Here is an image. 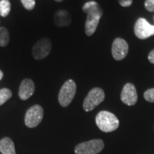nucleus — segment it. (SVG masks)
<instances>
[{
  "instance_id": "nucleus-1",
  "label": "nucleus",
  "mask_w": 154,
  "mask_h": 154,
  "mask_svg": "<svg viewBox=\"0 0 154 154\" xmlns=\"http://www.w3.org/2000/svg\"><path fill=\"white\" fill-rule=\"evenodd\" d=\"M83 11L87 14L85 23V33L91 36L96 32L99 21L103 16V10L97 2L90 1L83 6Z\"/></svg>"
},
{
  "instance_id": "nucleus-2",
  "label": "nucleus",
  "mask_w": 154,
  "mask_h": 154,
  "mask_svg": "<svg viewBox=\"0 0 154 154\" xmlns=\"http://www.w3.org/2000/svg\"><path fill=\"white\" fill-rule=\"evenodd\" d=\"M96 124L102 131L109 133L119 128V121L113 113L107 111H102L96 115Z\"/></svg>"
},
{
  "instance_id": "nucleus-3",
  "label": "nucleus",
  "mask_w": 154,
  "mask_h": 154,
  "mask_svg": "<svg viewBox=\"0 0 154 154\" xmlns=\"http://www.w3.org/2000/svg\"><path fill=\"white\" fill-rule=\"evenodd\" d=\"M76 92V85L74 80L69 79L63 84L59 94V102L63 107H66L72 103Z\"/></svg>"
},
{
  "instance_id": "nucleus-4",
  "label": "nucleus",
  "mask_w": 154,
  "mask_h": 154,
  "mask_svg": "<svg viewBox=\"0 0 154 154\" xmlns=\"http://www.w3.org/2000/svg\"><path fill=\"white\" fill-rule=\"evenodd\" d=\"M105 99V94L101 88H94L88 92L83 104L85 111H91L103 102Z\"/></svg>"
},
{
  "instance_id": "nucleus-5",
  "label": "nucleus",
  "mask_w": 154,
  "mask_h": 154,
  "mask_svg": "<svg viewBox=\"0 0 154 154\" xmlns=\"http://www.w3.org/2000/svg\"><path fill=\"white\" fill-rule=\"evenodd\" d=\"M104 143L101 139L83 142L75 147L76 154H98L103 149Z\"/></svg>"
},
{
  "instance_id": "nucleus-6",
  "label": "nucleus",
  "mask_w": 154,
  "mask_h": 154,
  "mask_svg": "<svg viewBox=\"0 0 154 154\" xmlns=\"http://www.w3.org/2000/svg\"><path fill=\"white\" fill-rule=\"evenodd\" d=\"M44 117V109L41 106L34 105L29 109L25 115V125L29 128H34L42 122Z\"/></svg>"
},
{
  "instance_id": "nucleus-7",
  "label": "nucleus",
  "mask_w": 154,
  "mask_h": 154,
  "mask_svg": "<svg viewBox=\"0 0 154 154\" xmlns=\"http://www.w3.org/2000/svg\"><path fill=\"white\" fill-rule=\"evenodd\" d=\"M51 42L48 38H42L34 44L32 49V56L36 60L46 58L51 51Z\"/></svg>"
},
{
  "instance_id": "nucleus-8",
  "label": "nucleus",
  "mask_w": 154,
  "mask_h": 154,
  "mask_svg": "<svg viewBox=\"0 0 154 154\" xmlns=\"http://www.w3.org/2000/svg\"><path fill=\"white\" fill-rule=\"evenodd\" d=\"M134 33L140 39H146L154 35V26L144 18H139L134 26Z\"/></svg>"
},
{
  "instance_id": "nucleus-9",
  "label": "nucleus",
  "mask_w": 154,
  "mask_h": 154,
  "mask_svg": "<svg viewBox=\"0 0 154 154\" xmlns=\"http://www.w3.org/2000/svg\"><path fill=\"white\" fill-rule=\"evenodd\" d=\"M112 56L116 61L124 59L128 52V44L122 38H116L112 44Z\"/></svg>"
},
{
  "instance_id": "nucleus-10",
  "label": "nucleus",
  "mask_w": 154,
  "mask_h": 154,
  "mask_svg": "<svg viewBox=\"0 0 154 154\" xmlns=\"http://www.w3.org/2000/svg\"><path fill=\"white\" fill-rule=\"evenodd\" d=\"M121 99L123 103L128 106L136 104L138 100V94L136 86L131 83L126 84L121 91Z\"/></svg>"
},
{
  "instance_id": "nucleus-11",
  "label": "nucleus",
  "mask_w": 154,
  "mask_h": 154,
  "mask_svg": "<svg viewBox=\"0 0 154 154\" xmlns=\"http://www.w3.org/2000/svg\"><path fill=\"white\" fill-rule=\"evenodd\" d=\"M35 91V85L33 81L30 79H25L19 86V96L23 101L27 100L33 95Z\"/></svg>"
},
{
  "instance_id": "nucleus-12",
  "label": "nucleus",
  "mask_w": 154,
  "mask_h": 154,
  "mask_svg": "<svg viewBox=\"0 0 154 154\" xmlns=\"http://www.w3.org/2000/svg\"><path fill=\"white\" fill-rule=\"evenodd\" d=\"M72 23V17L66 10L61 9L54 14V24L57 26H67Z\"/></svg>"
},
{
  "instance_id": "nucleus-13",
  "label": "nucleus",
  "mask_w": 154,
  "mask_h": 154,
  "mask_svg": "<svg viewBox=\"0 0 154 154\" xmlns=\"http://www.w3.org/2000/svg\"><path fill=\"white\" fill-rule=\"evenodd\" d=\"M0 152L2 154H16L14 142L10 138L5 137L0 140Z\"/></svg>"
},
{
  "instance_id": "nucleus-14",
  "label": "nucleus",
  "mask_w": 154,
  "mask_h": 154,
  "mask_svg": "<svg viewBox=\"0 0 154 154\" xmlns=\"http://www.w3.org/2000/svg\"><path fill=\"white\" fill-rule=\"evenodd\" d=\"M9 42V34L7 28L0 27V46L2 47H7Z\"/></svg>"
},
{
  "instance_id": "nucleus-15",
  "label": "nucleus",
  "mask_w": 154,
  "mask_h": 154,
  "mask_svg": "<svg viewBox=\"0 0 154 154\" xmlns=\"http://www.w3.org/2000/svg\"><path fill=\"white\" fill-rule=\"evenodd\" d=\"M11 11V3L9 0L0 1V15L3 17L8 16Z\"/></svg>"
},
{
  "instance_id": "nucleus-16",
  "label": "nucleus",
  "mask_w": 154,
  "mask_h": 154,
  "mask_svg": "<svg viewBox=\"0 0 154 154\" xmlns=\"http://www.w3.org/2000/svg\"><path fill=\"white\" fill-rule=\"evenodd\" d=\"M12 96V92L7 88L0 89V106L3 105L6 101H8Z\"/></svg>"
},
{
  "instance_id": "nucleus-17",
  "label": "nucleus",
  "mask_w": 154,
  "mask_h": 154,
  "mask_svg": "<svg viewBox=\"0 0 154 154\" xmlns=\"http://www.w3.org/2000/svg\"><path fill=\"white\" fill-rule=\"evenodd\" d=\"M143 96L144 99H146V101L151 102V103H154V88L146 90V91L144 92Z\"/></svg>"
},
{
  "instance_id": "nucleus-18",
  "label": "nucleus",
  "mask_w": 154,
  "mask_h": 154,
  "mask_svg": "<svg viewBox=\"0 0 154 154\" xmlns=\"http://www.w3.org/2000/svg\"><path fill=\"white\" fill-rule=\"evenodd\" d=\"M24 8L27 10H32L35 7V0H21Z\"/></svg>"
},
{
  "instance_id": "nucleus-19",
  "label": "nucleus",
  "mask_w": 154,
  "mask_h": 154,
  "mask_svg": "<svg viewBox=\"0 0 154 154\" xmlns=\"http://www.w3.org/2000/svg\"><path fill=\"white\" fill-rule=\"evenodd\" d=\"M144 6L147 11H151V12L154 11V0H146Z\"/></svg>"
},
{
  "instance_id": "nucleus-20",
  "label": "nucleus",
  "mask_w": 154,
  "mask_h": 154,
  "mask_svg": "<svg viewBox=\"0 0 154 154\" xmlns=\"http://www.w3.org/2000/svg\"><path fill=\"white\" fill-rule=\"evenodd\" d=\"M118 2L122 7H128L132 5L133 0H118Z\"/></svg>"
},
{
  "instance_id": "nucleus-21",
  "label": "nucleus",
  "mask_w": 154,
  "mask_h": 154,
  "mask_svg": "<svg viewBox=\"0 0 154 154\" xmlns=\"http://www.w3.org/2000/svg\"><path fill=\"white\" fill-rule=\"evenodd\" d=\"M148 59H149L150 62L154 63V49L152 50L151 52L149 53V56H148Z\"/></svg>"
},
{
  "instance_id": "nucleus-22",
  "label": "nucleus",
  "mask_w": 154,
  "mask_h": 154,
  "mask_svg": "<svg viewBox=\"0 0 154 154\" xmlns=\"http://www.w3.org/2000/svg\"><path fill=\"white\" fill-rule=\"evenodd\" d=\"M3 76H4V74H3V72H2L1 70H0V81L2 80V79L3 78Z\"/></svg>"
},
{
  "instance_id": "nucleus-23",
  "label": "nucleus",
  "mask_w": 154,
  "mask_h": 154,
  "mask_svg": "<svg viewBox=\"0 0 154 154\" xmlns=\"http://www.w3.org/2000/svg\"><path fill=\"white\" fill-rule=\"evenodd\" d=\"M56 2H62L63 0H55Z\"/></svg>"
}]
</instances>
